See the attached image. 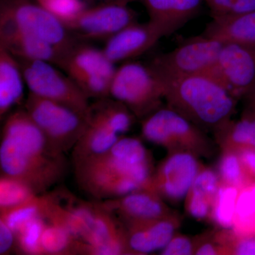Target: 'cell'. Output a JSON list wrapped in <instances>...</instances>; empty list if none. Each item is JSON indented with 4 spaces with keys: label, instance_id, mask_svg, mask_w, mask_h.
Masks as SVG:
<instances>
[{
    "label": "cell",
    "instance_id": "7402d4cb",
    "mask_svg": "<svg viewBox=\"0 0 255 255\" xmlns=\"http://www.w3.org/2000/svg\"><path fill=\"white\" fill-rule=\"evenodd\" d=\"M52 202V192L43 193L21 205L0 211V219L5 221L16 234L33 220L39 218L46 219Z\"/></svg>",
    "mask_w": 255,
    "mask_h": 255
},
{
    "label": "cell",
    "instance_id": "484cf974",
    "mask_svg": "<svg viewBox=\"0 0 255 255\" xmlns=\"http://www.w3.org/2000/svg\"><path fill=\"white\" fill-rule=\"evenodd\" d=\"M239 193L237 187L230 186L221 188L216 194L214 219L220 226L231 227L236 216V204Z\"/></svg>",
    "mask_w": 255,
    "mask_h": 255
},
{
    "label": "cell",
    "instance_id": "ab89813d",
    "mask_svg": "<svg viewBox=\"0 0 255 255\" xmlns=\"http://www.w3.org/2000/svg\"><path fill=\"white\" fill-rule=\"evenodd\" d=\"M106 1H112V0H106Z\"/></svg>",
    "mask_w": 255,
    "mask_h": 255
},
{
    "label": "cell",
    "instance_id": "cb8c5ba5",
    "mask_svg": "<svg viewBox=\"0 0 255 255\" xmlns=\"http://www.w3.org/2000/svg\"><path fill=\"white\" fill-rule=\"evenodd\" d=\"M37 194L26 183L1 174L0 177V211L21 205Z\"/></svg>",
    "mask_w": 255,
    "mask_h": 255
},
{
    "label": "cell",
    "instance_id": "d6a6232c",
    "mask_svg": "<svg viewBox=\"0 0 255 255\" xmlns=\"http://www.w3.org/2000/svg\"><path fill=\"white\" fill-rule=\"evenodd\" d=\"M16 234L5 221L0 219V255L16 252Z\"/></svg>",
    "mask_w": 255,
    "mask_h": 255
},
{
    "label": "cell",
    "instance_id": "4316f807",
    "mask_svg": "<svg viewBox=\"0 0 255 255\" xmlns=\"http://www.w3.org/2000/svg\"><path fill=\"white\" fill-rule=\"evenodd\" d=\"M236 217L246 232L255 233V182L247 186L238 195Z\"/></svg>",
    "mask_w": 255,
    "mask_h": 255
},
{
    "label": "cell",
    "instance_id": "52a82bcc",
    "mask_svg": "<svg viewBox=\"0 0 255 255\" xmlns=\"http://www.w3.org/2000/svg\"><path fill=\"white\" fill-rule=\"evenodd\" d=\"M62 69L89 98L110 97V87L117 68L103 50L79 40L62 55Z\"/></svg>",
    "mask_w": 255,
    "mask_h": 255
},
{
    "label": "cell",
    "instance_id": "ffe728a7",
    "mask_svg": "<svg viewBox=\"0 0 255 255\" xmlns=\"http://www.w3.org/2000/svg\"><path fill=\"white\" fill-rule=\"evenodd\" d=\"M204 36L221 43L255 47V11L235 16L213 18Z\"/></svg>",
    "mask_w": 255,
    "mask_h": 255
},
{
    "label": "cell",
    "instance_id": "e0dca14e",
    "mask_svg": "<svg viewBox=\"0 0 255 255\" xmlns=\"http://www.w3.org/2000/svg\"><path fill=\"white\" fill-rule=\"evenodd\" d=\"M149 21L162 34L170 36L199 12L204 0H140Z\"/></svg>",
    "mask_w": 255,
    "mask_h": 255
},
{
    "label": "cell",
    "instance_id": "d590c367",
    "mask_svg": "<svg viewBox=\"0 0 255 255\" xmlns=\"http://www.w3.org/2000/svg\"><path fill=\"white\" fill-rule=\"evenodd\" d=\"M240 158L246 170L247 176H249L255 182V149L243 147Z\"/></svg>",
    "mask_w": 255,
    "mask_h": 255
},
{
    "label": "cell",
    "instance_id": "f546056e",
    "mask_svg": "<svg viewBox=\"0 0 255 255\" xmlns=\"http://www.w3.org/2000/svg\"><path fill=\"white\" fill-rule=\"evenodd\" d=\"M220 171L224 180L234 187L241 186L247 176L240 157L229 154L223 157Z\"/></svg>",
    "mask_w": 255,
    "mask_h": 255
},
{
    "label": "cell",
    "instance_id": "f1b7e54d",
    "mask_svg": "<svg viewBox=\"0 0 255 255\" xmlns=\"http://www.w3.org/2000/svg\"><path fill=\"white\" fill-rule=\"evenodd\" d=\"M213 18L235 16L255 11V0H204Z\"/></svg>",
    "mask_w": 255,
    "mask_h": 255
},
{
    "label": "cell",
    "instance_id": "9a60e30c",
    "mask_svg": "<svg viewBox=\"0 0 255 255\" xmlns=\"http://www.w3.org/2000/svg\"><path fill=\"white\" fill-rule=\"evenodd\" d=\"M100 201L123 226L162 219L165 216L163 204L152 188H144L121 197Z\"/></svg>",
    "mask_w": 255,
    "mask_h": 255
},
{
    "label": "cell",
    "instance_id": "2e32d148",
    "mask_svg": "<svg viewBox=\"0 0 255 255\" xmlns=\"http://www.w3.org/2000/svg\"><path fill=\"white\" fill-rule=\"evenodd\" d=\"M161 38L162 34L150 21L135 22L106 41L102 50L112 63H122L143 54Z\"/></svg>",
    "mask_w": 255,
    "mask_h": 255
},
{
    "label": "cell",
    "instance_id": "d6986e66",
    "mask_svg": "<svg viewBox=\"0 0 255 255\" xmlns=\"http://www.w3.org/2000/svg\"><path fill=\"white\" fill-rule=\"evenodd\" d=\"M122 226L131 254H147L163 250L172 241L174 232L173 223L164 218Z\"/></svg>",
    "mask_w": 255,
    "mask_h": 255
},
{
    "label": "cell",
    "instance_id": "603a6c76",
    "mask_svg": "<svg viewBox=\"0 0 255 255\" xmlns=\"http://www.w3.org/2000/svg\"><path fill=\"white\" fill-rule=\"evenodd\" d=\"M43 255H82V247L68 230L46 220L41 236Z\"/></svg>",
    "mask_w": 255,
    "mask_h": 255
},
{
    "label": "cell",
    "instance_id": "d4e9b609",
    "mask_svg": "<svg viewBox=\"0 0 255 255\" xmlns=\"http://www.w3.org/2000/svg\"><path fill=\"white\" fill-rule=\"evenodd\" d=\"M46 219L39 218L23 226L16 233V253L21 255H43L41 236Z\"/></svg>",
    "mask_w": 255,
    "mask_h": 255
},
{
    "label": "cell",
    "instance_id": "277c9868",
    "mask_svg": "<svg viewBox=\"0 0 255 255\" xmlns=\"http://www.w3.org/2000/svg\"><path fill=\"white\" fill-rule=\"evenodd\" d=\"M132 124L130 116L118 102L96 100L89 107L86 129L72 150L73 163L110 150Z\"/></svg>",
    "mask_w": 255,
    "mask_h": 255
},
{
    "label": "cell",
    "instance_id": "f35d334b",
    "mask_svg": "<svg viewBox=\"0 0 255 255\" xmlns=\"http://www.w3.org/2000/svg\"><path fill=\"white\" fill-rule=\"evenodd\" d=\"M246 95L249 97L250 100L251 101L252 105H253V111L255 112V85H253V87H252L251 90H250V92H248Z\"/></svg>",
    "mask_w": 255,
    "mask_h": 255
},
{
    "label": "cell",
    "instance_id": "e575fe53",
    "mask_svg": "<svg viewBox=\"0 0 255 255\" xmlns=\"http://www.w3.org/2000/svg\"><path fill=\"white\" fill-rule=\"evenodd\" d=\"M209 201L201 196L191 194L189 210L191 216L196 219H205L209 214Z\"/></svg>",
    "mask_w": 255,
    "mask_h": 255
},
{
    "label": "cell",
    "instance_id": "83f0119b",
    "mask_svg": "<svg viewBox=\"0 0 255 255\" xmlns=\"http://www.w3.org/2000/svg\"><path fill=\"white\" fill-rule=\"evenodd\" d=\"M223 127L227 129L234 143L243 147L255 149V112L248 114L239 122L231 124L228 122Z\"/></svg>",
    "mask_w": 255,
    "mask_h": 255
},
{
    "label": "cell",
    "instance_id": "30bf717a",
    "mask_svg": "<svg viewBox=\"0 0 255 255\" xmlns=\"http://www.w3.org/2000/svg\"><path fill=\"white\" fill-rule=\"evenodd\" d=\"M132 0H112L84 8L61 20L69 31L80 41H107L129 25L137 22V15L128 6Z\"/></svg>",
    "mask_w": 255,
    "mask_h": 255
},
{
    "label": "cell",
    "instance_id": "4fadbf2b",
    "mask_svg": "<svg viewBox=\"0 0 255 255\" xmlns=\"http://www.w3.org/2000/svg\"><path fill=\"white\" fill-rule=\"evenodd\" d=\"M142 135L155 145L169 146L189 142L199 136L192 122L172 107H159L142 119Z\"/></svg>",
    "mask_w": 255,
    "mask_h": 255
},
{
    "label": "cell",
    "instance_id": "3957f363",
    "mask_svg": "<svg viewBox=\"0 0 255 255\" xmlns=\"http://www.w3.org/2000/svg\"><path fill=\"white\" fill-rule=\"evenodd\" d=\"M157 77L162 82L169 107L192 123L221 129L229 122L235 110L236 97L212 79L204 75Z\"/></svg>",
    "mask_w": 255,
    "mask_h": 255
},
{
    "label": "cell",
    "instance_id": "836d02e7",
    "mask_svg": "<svg viewBox=\"0 0 255 255\" xmlns=\"http://www.w3.org/2000/svg\"><path fill=\"white\" fill-rule=\"evenodd\" d=\"M192 252V245L189 240L185 238H176L172 239L168 245L162 250V255H188Z\"/></svg>",
    "mask_w": 255,
    "mask_h": 255
},
{
    "label": "cell",
    "instance_id": "7a4b0ae2",
    "mask_svg": "<svg viewBox=\"0 0 255 255\" xmlns=\"http://www.w3.org/2000/svg\"><path fill=\"white\" fill-rule=\"evenodd\" d=\"M73 164L79 188L93 200L115 199L152 185L150 153L135 137H122L110 150Z\"/></svg>",
    "mask_w": 255,
    "mask_h": 255
},
{
    "label": "cell",
    "instance_id": "9c48e42d",
    "mask_svg": "<svg viewBox=\"0 0 255 255\" xmlns=\"http://www.w3.org/2000/svg\"><path fill=\"white\" fill-rule=\"evenodd\" d=\"M16 59L21 67L25 84L31 93L87 116L90 98L66 73L60 72L49 62Z\"/></svg>",
    "mask_w": 255,
    "mask_h": 255
},
{
    "label": "cell",
    "instance_id": "8d00e7d4",
    "mask_svg": "<svg viewBox=\"0 0 255 255\" xmlns=\"http://www.w3.org/2000/svg\"><path fill=\"white\" fill-rule=\"evenodd\" d=\"M235 254L255 255V236L243 238L236 246Z\"/></svg>",
    "mask_w": 255,
    "mask_h": 255
},
{
    "label": "cell",
    "instance_id": "ba28073f",
    "mask_svg": "<svg viewBox=\"0 0 255 255\" xmlns=\"http://www.w3.org/2000/svg\"><path fill=\"white\" fill-rule=\"evenodd\" d=\"M0 24L10 25L31 33L63 53L79 41L60 18L34 0H1Z\"/></svg>",
    "mask_w": 255,
    "mask_h": 255
},
{
    "label": "cell",
    "instance_id": "8fae6325",
    "mask_svg": "<svg viewBox=\"0 0 255 255\" xmlns=\"http://www.w3.org/2000/svg\"><path fill=\"white\" fill-rule=\"evenodd\" d=\"M223 45L204 35L195 37L169 53L157 55L148 65L160 78L203 75L214 65Z\"/></svg>",
    "mask_w": 255,
    "mask_h": 255
},
{
    "label": "cell",
    "instance_id": "5bb4252c",
    "mask_svg": "<svg viewBox=\"0 0 255 255\" xmlns=\"http://www.w3.org/2000/svg\"><path fill=\"white\" fill-rule=\"evenodd\" d=\"M198 172L196 159L187 152L170 156L154 173L151 187L170 200L183 199L190 190Z\"/></svg>",
    "mask_w": 255,
    "mask_h": 255
},
{
    "label": "cell",
    "instance_id": "4dcf8cb0",
    "mask_svg": "<svg viewBox=\"0 0 255 255\" xmlns=\"http://www.w3.org/2000/svg\"><path fill=\"white\" fill-rule=\"evenodd\" d=\"M60 20L73 16L85 8L82 0H34Z\"/></svg>",
    "mask_w": 255,
    "mask_h": 255
},
{
    "label": "cell",
    "instance_id": "5b68a950",
    "mask_svg": "<svg viewBox=\"0 0 255 255\" xmlns=\"http://www.w3.org/2000/svg\"><path fill=\"white\" fill-rule=\"evenodd\" d=\"M24 110L51 147L60 153L73 150L86 129L87 116L29 92Z\"/></svg>",
    "mask_w": 255,
    "mask_h": 255
},
{
    "label": "cell",
    "instance_id": "1f68e13d",
    "mask_svg": "<svg viewBox=\"0 0 255 255\" xmlns=\"http://www.w3.org/2000/svg\"><path fill=\"white\" fill-rule=\"evenodd\" d=\"M217 189V176L212 171L206 170L196 176L191 188V194L209 201V199L216 195Z\"/></svg>",
    "mask_w": 255,
    "mask_h": 255
},
{
    "label": "cell",
    "instance_id": "7c38bea8",
    "mask_svg": "<svg viewBox=\"0 0 255 255\" xmlns=\"http://www.w3.org/2000/svg\"><path fill=\"white\" fill-rule=\"evenodd\" d=\"M234 97L246 95L255 83V47L225 43L206 73Z\"/></svg>",
    "mask_w": 255,
    "mask_h": 255
},
{
    "label": "cell",
    "instance_id": "44dd1931",
    "mask_svg": "<svg viewBox=\"0 0 255 255\" xmlns=\"http://www.w3.org/2000/svg\"><path fill=\"white\" fill-rule=\"evenodd\" d=\"M24 78L17 59L0 47V117L4 118L24 97Z\"/></svg>",
    "mask_w": 255,
    "mask_h": 255
},
{
    "label": "cell",
    "instance_id": "74e56055",
    "mask_svg": "<svg viewBox=\"0 0 255 255\" xmlns=\"http://www.w3.org/2000/svg\"><path fill=\"white\" fill-rule=\"evenodd\" d=\"M216 251L214 246L211 244H205L201 247L197 252L196 255H216Z\"/></svg>",
    "mask_w": 255,
    "mask_h": 255
},
{
    "label": "cell",
    "instance_id": "8992f818",
    "mask_svg": "<svg viewBox=\"0 0 255 255\" xmlns=\"http://www.w3.org/2000/svg\"><path fill=\"white\" fill-rule=\"evenodd\" d=\"M110 95L140 119L158 110L164 98L162 82L148 65L140 62H127L117 68Z\"/></svg>",
    "mask_w": 255,
    "mask_h": 255
},
{
    "label": "cell",
    "instance_id": "ac0fdd59",
    "mask_svg": "<svg viewBox=\"0 0 255 255\" xmlns=\"http://www.w3.org/2000/svg\"><path fill=\"white\" fill-rule=\"evenodd\" d=\"M0 47L15 58L43 60L58 66L63 53L48 42L10 25L0 24Z\"/></svg>",
    "mask_w": 255,
    "mask_h": 255
},
{
    "label": "cell",
    "instance_id": "6da1fadb",
    "mask_svg": "<svg viewBox=\"0 0 255 255\" xmlns=\"http://www.w3.org/2000/svg\"><path fill=\"white\" fill-rule=\"evenodd\" d=\"M1 174L26 183L41 194L65 179V154L55 150L24 108L6 117L0 143Z\"/></svg>",
    "mask_w": 255,
    "mask_h": 255
}]
</instances>
